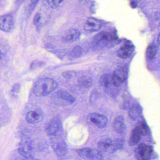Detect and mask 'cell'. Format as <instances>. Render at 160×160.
Returning <instances> with one entry per match:
<instances>
[{"label": "cell", "mask_w": 160, "mask_h": 160, "mask_svg": "<svg viewBox=\"0 0 160 160\" xmlns=\"http://www.w3.org/2000/svg\"><path fill=\"white\" fill-rule=\"evenodd\" d=\"M20 85L19 84H16L14 85L12 89V92H19L20 90Z\"/></svg>", "instance_id": "f546056e"}, {"label": "cell", "mask_w": 160, "mask_h": 160, "mask_svg": "<svg viewBox=\"0 0 160 160\" xmlns=\"http://www.w3.org/2000/svg\"><path fill=\"white\" fill-rule=\"evenodd\" d=\"M48 4L49 6L52 8H56L59 6L60 4L62 2V1H58V0H54V1H48Z\"/></svg>", "instance_id": "484cf974"}, {"label": "cell", "mask_w": 160, "mask_h": 160, "mask_svg": "<svg viewBox=\"0 0 160 160\" xmlns=\"http://www.w3.org/2000/svg\"><path fill=\"white\" fill-rule=\"evenodd\" d=\"M58 84L50 78H43L37 80L34 85V92L37 96L48 95L58 88Z\"/></svg>", "instance_id": "7a4b0ae2"}, {"label": "cell", "mask_w": 160, "mask_h": 160, "mask_svg": "<svg viewBox=\"0 0 160 160\" xmlns=\"http://www.w3.org/2000/svg\"><path fill=\"white\" fill-rule=\"evenodd\" d=\"M134 50V47L132 42L126 41L118 50L117 55L120 58L126 59L132 55Z\"/></svg>", "instance_id": "52a82bcc"}, {"label": "cell", "mask_w": 160, "mask_h": 160, "mask_svg": "<svg viewBox=\"0 0 160 160\" xmlns=\"http://www.w3.org/2000/svg\"><path fill=\"white\" fill-rule=\"evenodd\" d=\"M43 63L42 62L38 61H34L32 63H31L30 65V68L32 70H34L39 67L42 66Z\"/></svg>", "instance_id": "4316f807"}, {"label": "cell", "mask_w": 160, "mask_h": 160, "mask_svg": "<svg viewBox=\"0 0 160 160\" xmlns=\"http://www.w3.org/2000/svg\"><path fill=\"white\" fill-rule=\"evenodd\" d=\"M61 124V120L59 117H54L48 125L46 132L48 135H55L58 132Z\"/></svg>", "instance_id": "30bf717a"}, {"label": "cell", "mask_w": 160, "mask_h": 160, "mask_svg": "<svg viewBox=\"0 0 160 160\" xmlns=\"http://www.w3.org/2000/svg\"><path fill=\"white\" fill-rule=\"evenodd\" d=\"M141 113H142V108L141 107L138 105H133L129 109V117L133 120L137 119L140 117Z\"/></svg>", "instance_id": "ac0fdd59"}, {"label": "cell", "mask_w": 160, "mask_h": 160, "mask_svg": "<svg viewBox=\"0 0 160 160\" xmlns=\"http://www.w3.org/2000/svg\"><path fill=\"white\" fill-rule=\"evenodd\" d=\"M102 28V23L100 20L93 18H89L84 26L85 30L89 32H94L99 31Z\"/></svg>", "instance_id": "7c38bea8"}, {"label": "cell", "mask_w": 160, "mask_h": 160, "mask_svg": "<svg viewBox=\"0 0 160 160\" xmlns=\"http://www.w3.org/2000/svg\"><path fill=\"white\" fill-rule=\"evenodd\" d=\"M128 68L122 66L117 68L111 75V84L114 87H119L128 78Z\"/></svg>", "instance_id": "3957f363"}, {"label": "cell", "mask_w": 160, "mask_h": 160, "mask_svg": "<svg viewBox=\"0 0 160 160\" xmlns=\"http://www.w3.org/2000/svg\"><path fill=\"white\" fill-rule=\"evenodd\" d=\"M130 5H131V7H132V8H135L137 4L136 2L132 1L131 2Z\"/></svg>", "instance_id": "4dcf8cb0"}, {"label": "cell", "mask_w": 160, "mask_h": 160, "mask_svg": "<svg viewBox=\"0 0 160 160\" xmlns=\"http://www.w3.org/2000/svg\"><path fill=\"white\" fill-rule=\"evenodd\" d=\"M118 41V37L115 32L112 33L107 32H100L93 37L92 41L93 49H101L105 47L115 44Z\"/></svg>", "instance_id": "6da1fadb"}, {"label": "cell", "mask_w": 160, "mask_h": 160, "mask_svg": "<svg viewBox=\"0 0 160 160\" xmlns=\"http://www.w3.org/2000/svg\"><path fill=\"white\" fill-rule=\"evenodd\" d=\"M78 84L81 87L88 88L92 86V80L90 77L84 76L79 78Z\"/></svg>", "instance_id": "44dd1931"}, {"label": "cell", "mask_w": 160, "mask_h": 160, "mask_svg": "<svg viewBox=\"0 0 160 160\" xmlns=\"http://www.w3.org/2000/svg\"><path fill=\"white\" fill-rule=\"evenodd\" d=\"M21 160H34V158L32 156L29 157H25Z\"/></svg>", "instance_id": "1f68e13d"}, {"label": "cell", "mask_w": 160, "mask_h": 160, "mask_svg": "<svg viewBox=\"0 0 160 160\" xmlns=\"http://www.w3.org/2000/svg\"><path fill=\"white\" fill-rule=\"evenodd\" d=\"M100 84L102 87L108 88L109 85H112L111 82V75L106 74L102 76L100 79Z\"/></svg>", "instance_id": "603a6c76"}, {"label": "cell", "mask_w": 160, "mask_h": 160, "mask_svg": "<svg viewBox=\"0 0 160 160\" xmlns=\"http://www.w3.org/2000/svg\"><path fill=\"white\" fill-rule=\"evenodd\" d=\"M135 128L141 134V136H144L148 134V128L146 122L143 120H141L138 121Z\"/></svg>", "instance_id": "ffe728a7"}, {"label": "cell", "mask_w": 160, "mask_h": 160, "mask_svg": "<svg viewBox=\"0 0 160 160\" xmlns=\"http://www.w3.org/2000/svg\"><path fill=\"white\" fill-rule=\"evenodd\" d=\"M124 145V141L121 138H117L113 141V152L122 148Z\"/></svg>", "instance_id": "d4e9b609"}, {"label": "cell", "mask_w": 160, "mask_h": 160, "mask_svg": "<svg viewBox=\"0 0 160 160\" xmlns=\"http://www.w3.org/2000/svg\"><path fill=\"white\" fill-rule=\"evenodd\" d=\"M2 58V53L1 51L0 50V59Z\"/></svg>", "instance_id": "d6a6232c"}, {"label": "cell", "mask_w": 160, "mask_h": 160, "mask_svg": "<svg viewBox=\"0 0 160 160\" xmlns=\"http://www.w3.org/2000/svg\"><path fill=\"white\" fill-rule=\"evenodd\" d=\"M157 52V47L154 43H152L147 48L146 55L148 59L152 60L155 57Z\"/></svg>", "instance_id": "7402d4cb"}, {"label": "cell", "mask_w": 160, "mask_h": 160, "mask_svg": "<svg viewBox=\"0 0 160 160\" xmlns=\"http://www.w3.org/2000/svg\"><path fill=\"white\" fill-rule=\"evenodd\" d=\"M78 155L84 159L90 160H103V156L101 151L96 149L84 148L77 151Z\"/></svg>", "instance_id": "277c9868"}, {"label": "cell", "mask_w": 160, "mask_h": 160, "mask_svg": "<svg viewBox=\"0 0 160 160\" xmlns=\"http://www.w3.org/2000/svg\"><path fill=\"white\" fill-rule=\"evenodd\" d=\"M57 101L62 105L71 104L75 101V98L69 92L60 90L56 93Z\"/></svg>", "instance_id": "9c48e42d"}, {"label": "cell", "mask_w": 160, "mask_h": 160, "mask_svg": "<svg viewBox=\"0 0 160 160\" xmlns=\"http://www.w3.org/2000/svg\"><path fill=\"white\" fill-rule=\"evenodd\" d=\"M80 32L76 29H71L68 31L65 35L62 37V41L63 42H72L79 39Z\"/></svg>", "instance_id": "9a60e30c"}, {"label": "cell", "mask_w": 160, "mask_h": 160, "mask_svg": "<svg viewBox=\"0 0 160 160\" xmlns=\"http://www.w3.org/2000/svg\"><path fill=\"white\" fill-rule=\"evenodd\" d=\"M113 127L114 130L118 133H123L125 131V126L124 119L122 116H118L113 122Z\"/></svg>", "instance_id": "5bb4252c"}, {"label": "cell", "mask_w": 160, "mask_h": 160, "mask_svg": "<svg viewBox=\"0 0 160 160\" xmlns=\"http://www.w3.org/2000/svg\"><path fill=\"white\" fill-rule=\"evenodd\" d=\"M83 50L81 47L79 46H76L71 52L70 57L72 59L77 58L82 56Z\"/></svg>", "instance_id": "cb8c5ba5"}, {"label": "cell", "mask_w": 160, "mask_h": 160, "mask_svg": "<svg viewBox=\"0 0 160 160\" xmlns=\"http://www.w3.org/2000/svg\"><path fill=\"white\" fill-rule=\"evenodd\" d=\"M43 119V115L42 110L36 109L30 111L26 115V120L31 124H36L42 121Z\"/></svg>", "instance_id": "8fae6325"}, {"label": "cell", "mask_w": 160, "mask_h": 160, "mask_svg": "<svg viewBox=\"0 0 160 160\" xmlns=\"http://www.w3.org/2000/svg\"><path fill=\"white\" fill-rule=\"evenodd\" d=\"M54 151L57 156L62 157L65 156L68 152L67 144L63 141H59L54 145Z\"/></svg>", "instance_id": "2e32d148"}, {"label": "cell", "mask_w": 160, "mask_h": 160, "mask_svg": "<svg viewBox=\"0 0 160 160\" xmlns=\"http://www.w3.org/2000/svg\"><path fill=\"white\" fill-rule=\"evenodd\" d=\"M18 151L24 157L32 156V148L30 143L29 142H21L18 148Z\"/></svg>", "instance_id": "e0dca14e"}, {"label": "cell", "mask_w": 160, "mask_h": 160, "mask_svg": "<svg viewBox=\"0 0 160 160\" xmlns=\"http://www.w3.org/2000/svg\"><path fill=\"white\" fill-rule=\"evenodd\" d=\"M152 153V147L145 144H139L135 151L138 160H150Z\"/></svg>", "instance_id": "5b68a950"}, {"label": "cell", "mask_w": 160, "mask_h": 160, "mask_svg": "<svg viewBox=\"0 0 160 160\" xmlns=\"http://www.w3.org/2000/svg\"><path fill=\"white\" fill-rule=\"evenodd\" d=\"M75 72L73 71H67V72H64L62 73V75L64 78L66 79H69L72 78V77L75 76Z\"/></svg>", "instance_id": "83f0119b"}, {"label": "cell", "mask_w": 160, "mask_h": 160, "mask_svg": "<svg viewBox=\"0 0 160 160\" xmlns=\"http://www.w3.org/2000/svg\"><path fill=\"white\" fill-rule=\"evenodd\" d=\"M113 141L110 138H103L98 143V147L102 151L112 153L113 152Z\"/></svg>", "instance_id": "4fadbf2b"}, {"label": "cell", "mask_w": 160, "mask_h": 160, "mask_svg": "<svg viewBox=\"0 0 160 160\" xmlns=\"http://www.w3.org/2000/svg\"><path fill=\"white\" fill-rule=\"evenodd\" d=\"M141 134L138 131L136 128H135L132 131L131 134V137H130L129 143L131 146H134L136 145L140 141L141 138Z\"/></svg>", "instance_id": "d6986e66"}, {"label": "cell", "mask_w": 160, "mask_h": 160, "mask_svg": "<svg viewBox=\"0 0 160 160\" xmlns=\"http://www.w3.org/2000/svg\"><path fill=\"white\" fill-rule=\"evenodd\" d=\"M41 15L40 13H37L36 14L33 19V24L35 25H38L41 20Z\"/></svg>", "instance_id": "f1b7e54d"}, {"label": "cell", "mask_w": 160, "mask_h": 160, "mask_svg": "<svg viewBox=\"0 0 160 160\" xmlns=\"http://www.w3.org/2000/svg\"><path fill=\"white\" fill-rule=\"evenodd\" d=\"M89 119L99 128H103L108 123V119L104 115L98 113H92L89 115Z\"/></svg>", "instance_id": "ba28073f"}, {"label": "cell", "mask_w": 160, "mask_h": 160, "mask_svg": "<svg viewBox=\"0 0 160 160\" xmlns=\"http://www.w3.org/2000/svg\"><path fill=\"white\" fill-rule=\"evenodd\" d=\"M15 27V19L13 16L10 14L0 16V30L11 32Z\"/></svg>", "instance_id": "8992f818"}]
</instances>
